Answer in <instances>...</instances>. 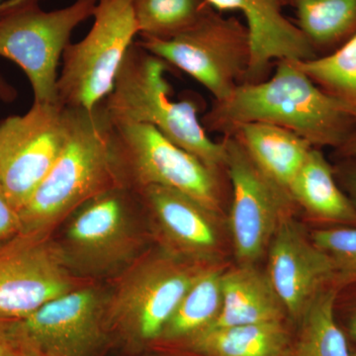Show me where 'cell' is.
I'll list each match as a JSON object with an SVG mask.
<instances>
[{
	"label": "cell",
	"mask_w": 356,
	"mask_h": 356,
	"mask_svg": "<svg viewBox=\"0 0 356 356\" xmlns=\"http://www.w3.org/2000/svg\"><path fill=\"white\" fill-rule=\"evenodd\" d=\"M201 123L206 132L222 137L245 124H270L318 149H339L356 133V122L343 105L288 60L276 62L268 79L240 84L226 99L213 102Z\"/></svg>",
	"instance_id": "6da1fadb"
},
{
	"label": "cell",
	"mask_w": 356,
	"mask_h": 356,
	"mask_svg": "<svg viewBox=\"0 0 356 356\" xmlns=\"http://www.w3.org/2000/svg\"><path fill=\"white\" fill-rule=\"evenodd\" d=\"M65 109L67 139L50 172L20 210V235H50L83 204L123 186L102 102L91 110Z\"/></svg>",
	"instance_id": "7a4b0ae2"
},
{
	"label": "cell",
	"mask_w": 356,
	"mask_h": 356,
	"mask_svg": "<svg viewBox=\"0 0 356 356\" xmlns=\"http://www.w3.org/2000/svg\"><path fill=\"white\" fill-rule=\"evenodd\" d=\"M168 63L134 43L124 58L111 93L102 102L111 118L147 124L210 168L226 172L224 143L204 129L196 98L175 100L165 77Z\"/></svg>",
	"instance_id": "3957f363"
},
{
	"label": "cell",
	"mask_w": 356,
	"mask_h": 356,
	"mask_svg": "<svg viewBox=\"0 0 356 356\" xmlns=\"http://www.w3.org/2000/svg\"><path fill=\"white\" fill-rule=\"evenodd\" d=\"M108 119L112 149L123 186L135 191L152 185L168 187L221 213L222 175L227 172L212 170L153 126L109 115Z\"/></svg>",
	"instance_id": "277c9868"
},
{
	"label": "cell",
	"mask_w": 356,
	"mask_h": 356,
	"mask_svg": "<svg viewBox=\"0 0 356 356\" xmlns=\"http://www.w3.org/2000/svg\"><path fill=\"white\" fill-rule=\"evenodd\" d=\"M97 0H76L44 11L33 0L0 3V57L25 72L35 103H58V65L77 26L92 17Z\"/></svg>",
	"instance_id": "5b68a950"
},
{
	"label": "cell",
	"mask_w": 356,
	"mask_h": 356,
	"mask_svg": "<svg viewBox=\"0 0 356 356\" xmlns=\"http://www.w3.org/2000/svg\"><path fill=\"white\" fill-rule=\"evenodd\" d=\"M208 267L165 250L138 257L107 296L106 322L134 341L161 337L185 293Z\"/></svg>",
	"instance_id": "8992f818"
},
{
	"label": "cell",
	"mask_w": 356,
	"mask_h": 356,
	"mask_svg": "<svg viewBox=\"0 0 356 356\" xmlns=\"http://www.w3.org/2000/svg\"><path fill=\"white\" fill-rule=\"evenodd\" d=\"M86 37L69 44L58 77V103L91 110L111 93L122 63L139 35L134 0H97Z\"/></svg>",
	"instance_id": "52a82bcc"
},
{
	"label": "cell",
	"mask_w": 356,
	"mask_h": 356,
	"mask_svg": "<svg viewBox=\"0 0 356 356\" xmlns=\"http://www.w3.org/2000/svg\"><path fill=\"white\" fill-rule=\"evenodd\" d=\"M137 43L193 77L209 91L214 102L226 99L243 83L252 58L247 26L213 8L172 38H142Z\"/></svg>",
	"instance_id": "ba28073f"
},
{
	"label": "cell",
	"mask_w": 356,
	"mask_h": 356,
	"mask_svg": "<svg viewBox=\"0 0 356 356\" xmlns=\"http://www.w3.org/2000/svg\"><path fill=\"white\" fill-rule=\"evenodd\" d=\"M139 192L117 186L91 199L67 220L58 243L72 273L102 275L128 266L142 245L137 226Z\"/></svg>",
	"instance_id": "9c48e42d"
},
{
	"label": "cell",
	"mask_w": 356,
	"mask_h": 356,
	"mask_svg": "<svg viewBox=\"0 0 356 356\" xmlns=\"http://www.w3.org/2000/svg\"><path fill=\"white\" fill-rule=\"evenodd\" d=\"M222 140L232 189L229 221L236 259L238 264L254 266L296 205L289 192L255 165L234 136H224Z\"/></svg>",
	"instance_id": "30bf717a"
},
{
	"label": "cell",
	"mask_w": 356,
	"mask_h": 356,
	"mask_svg": "<svg viewBox=\"0 0 356 356\" xmlns=\"http://www.w3.org/2000/svg\"><path fill=\"white\" fill-rule=\"evenodd\" d=\"M67 132L58 103L34 102L27 113L0 122V187L18 212L57 161Z\"/></svg>",
	"instance_id": "8fae6325"
},
{
	"label": "cell",
	"mask_w": 356,
	"mask_h": 356,
	"mask_svg": "<svg viewBox=\"0 0 356 356\" xmlns=\"http://www.w3.org/2000/svg\"><path fill=\"white\" fill-rule=\"evenodd\" d=\"M106 298L98 288L81 285L11 320V331L31 356H95L104 341Z\"/></svg>",
	"instance_id": "7c38bea8"
},
{
	"label": "cell",
	"mask_w": 356,
	"mask_h": 356,
	"mask_svg": "<svg viewBox=\"0 0 356 356\" xmlns=\"http://www.w3.org/2000/svg\"><path fill=\"white\" fill-rule=\"evenodd\" d=\"M49 235H19L0 245V318L19 320L81 286Z\"/></svg>",
	"instance_id": "4fadbf2b"
},
{
	"label": "cell",
	"mask_w": 356,
	"mask_h": 356,
	"mask_svg": "<svg viewBox=\"0 0 356 356\" xmlns=\"http://www.w3.org/2000/svg\"><path fill=\"white\" fill-rule=\"evenodd\" d=\"M267 250L269 280L286 313L300 318L314 297L334 283L332 262L292 216L281 222Z\"/></svg>",
	"instance_id": "5bb4252c"
},
{
	"label": "cell",
	"mask_w": 356,
	"mask_h": 356,
	"mask_svg": "<svg viewBox=\"0 0 356 356\" xmlns=\"http://www.w3.org/2000/svg\"><path fill=\"white\" fill-rule=\"evenodd\" d=\"M137 191L165 252L201 264L214 261L221 247L220 213L168 187L152 185Z\"/></svg>",
	"instance_id": "9a60e30c"
},
{
	"label": "cell",
	"mask_w": 356,
	"mask_h": 356,
	"mask_svg": "<svg viewBox=\"0 0 356 356\" xmlns=\"http://www.w3.org/2000/svg\"><path fill=\"white\" fill-rule=\"evenodd\" d=\"M213 9L238 11L245 17L252 58L243 83L268 79L278 60H308L317 58L296 24L281 11L280 0H206Z\"/></svg>",
	"instance_id": "2e32d148"
},
{
	"label": "cell",
	"mask_w": 356,
	"mask_h": 356,
	"mask_svg": "<svg viewBox=\"0 0 356 356\" xmlns=\"http://www.w3.org/2000/svg\"><path fill=\"white\" fill-rule=\"evenodd\" d=\"M295 205L327 227H356V208L337 184L334 166L313 147L288 189Z\"/></svg>",
	"instance_id": "e0dca14e"
},
{
	"label": "cell",
	"mask_w": 356,
	"mask_h": 356,
	"mask_svg": "<svg viewBox=\"0 0 356 356\" xmlns=\"http://www.w3.org/2000/svg\"><path fill=\"white\" fill-rule=\"evenodd\" d=\"M285 313L267 273L238 264L222 273V308L209 327L282 322Z\"/></svg>",
	"instance_id": "ac0fdd59"
},
{
	"label": "cell",
	"mask_w": 356,
	"mask_h": 356,
	"mask_svg": "<svg viewBox=\"0 0 356 356\" xmlns=\"http://www.w3.org/2000/svg\"><path fill=\"white\" fill-rule=\"evenodd\" d=\"M231 135L255 165L287 191L314 147L292 131L270 124H245Z\"/></svg>",
	"instance_id": "d6986e66"
},
{
	"label": "cell",
	"mask_w": 356,
	"mask_h": 356,
	"mask_svg": "<svg viewBox=\"0 0 356 356\" xmlns=\"http://www.w3.org/2000/svg\"><path fill=\"white\" fill-rule=\"evenodd\" d=\"M189 339L204 356H283L288 346L282 322L208 327Z\"/></svg>",
	"instance_id": "ffe728a7"
},
{
	"label": "cell",
	"mask_w": 356,
	"mask_h": 356,
	"mask_svg": "<svg viewBox=\"0 0 356 356\" xmlns=\"http://www.w3.org/2000/svg\"><path fill=\"white\" fill-rule=\"evenodd\" d=\"M297 27L318 57L334 53L356 36V0H291Z\"/></svg>",
	"instance_id": "44dd1931"
},
{
	"label": "cell",
	"mask_w": 356,
	"mask_h": 356,
	"mask_svg": "<svg viewBox=\"0 0 356 356\" xmlns=\"http://www.w3.org/2000/svg\"><path fill=\"white\" fill-rule=\"evenodd\" d=\"M341 290L327 285L314 297L302 315V329L295 356H351L348 339L337 322Z\"/></svg>",
	"instance_id": "7402d4cb"
},
{
	"label": "cell",
	"mask_w": 356,
	"mask_h": 356,
	"mask_svg": "<svg viewBox=\"0 0 356 356\" xmlns=\"http://www.w3.org/2000/svg\"><path fill=\"white\" fill-rule=\"evenodd\" d=\"M222 273L210 266L199 276L185 293L161 337H191L214 322L222 308Z\"/></svg>",
	"instance_id": "603a6c76"
},
{
	"label": "cell",
	"mask_w": 356,
	"mask_h": 356,
	"mask_svg": "<svg viewBox=\"0 0 356 356\" xmlns=\"http://www.w3.org/2000/svg\"><path fill=\"white\" fill-rule=\"evenodd\" d=\"M295 62L356 122V36L330 55Z\"/></svg>",
	"instance_id": "cb8c5ba5"
},
{
	"label": "cell",
	"mask_w": 356,
	"mask_h": 356,
	"mask_svg": "<svg viewBox=\"0 0 356 356\" xmlns=\"http://www.w3.org/2000/svg\"><path fill=\"white\" fill-rule=\"evenodd\" d=\"M210 8L206 0H134L142 38H172L196 24Z\"/></svg>",
	"instance_id": "d4e9b609"
},
{
	"label": "cell",
	"mask_w": 356,
	"mask_h": 356,
	"mask_svg": "<svg viewBox=\"0 0 356 356\" xmlns=\"http://www.w3.org/2000/svg\"><path fill=\"white\" fill-rule=\"evenodd\" d=\"M312 241L329 257L334 267V284L339 290L356 285V227L315 229Z\"/></svg>",
	"instance_id": "484cf974"
},
{
	"label": "cell",
	"mask_w": 356,
	"mask_h": 356,
	"mask_svg": "<svg viewBox=\"0 0 356 356\" xmlns=\"http://www.w3.org/2000/svg\"><path fill=\"white\" fill-rule=\"evenodd\" d=\"M20 234L19 212L14 208L0 187V245L9 242Z\"/></svg>",
	"instance_id": "4316f807"
},
{
	"label": "cell",
	"mask_w": 356,
	"mask_h": 356,
	"mask_svg": "<svg viewBox=\"0 0 356 356\" xmlns=\"http://www.w3.org/2000/svg\"><path fill=\"white\" fill-rule=\"evenodd\" d=\"M332 166L337 184L356 208V158L337 159Z\"/></svg>",
	"instance_id": "83f0119b"
},
{
	"label": "cell",
	"mask_w": 356,
	"mask_h": 356,
	"mask_svg": "<svg viewBox=\"0 0 356 356\" xmlns=\"http://www.w3.org/2000/svg\"><path fill=\"white\" fill-rule=\"evenodd\" d=\"M20 348L11 331V320L0 318V356H16Z\"/></svg>",
	"instance_id": "f1b7e54d"
},
{
	"label": "cell",
	"mask_w": 356,
	"mask_h": 356,
	"mask_svg": "<svg viewBox=\"0 0 356 356\" xmlns=\"http://www.w3.org/2000/svg\"><path fill=\"white\" fill-rule=\"evenodd\" d=\"M334 159L356 158V133L346 140V143L339 147L334 149Z\"/></svg>",
	"instance_id": "f546056e"
},
{
	"label": "cell",
	"mask_w": 356,
	"mask_h": 356,
	"mask_svg": "<svg viewBox=\"0 0 356 356\" xmlns=\"http://www.w3.org/2000/svg\"><path fill=\"white\" fill-rule=\"evenodd\" d=\"M16 96H17L16 89L11 84L7 83L6 79L0 76V100L6 103L13 102L15 100Z\"/></svg>",
	"instance_id": "4dcf8cb0"
},
{
	"label": "cell",
	"mask_w": 356,
	"mask_h": 356,
	"mask_svg": "<svg viewBox=\"0 0 356 356\" xmlns=\"http://www.w3.org/2000/svg\"><path fill=\"white\" fill-rule=\"evenodd\" d=\"M348 332H350V337L356 341V307L348 320Z\"/></svg>",
	"instance_id": "1f68e13d"
},
{
	"label": "cell",
	"mask_w": 356,
	"mask_h": 356,
	"mask_svg": "<svg viewBox=\"0 0 356 356\" xmlns=\"http://www.w3.org/2000/svg\"><path fill=\"white\" fill-rule=\"evenodd\" d=\"M16 356H31V355H28V353H25V351H23V350H21V348H20V353H18V355H16Z\"/></svg>",
	"instance_id": "d6a6232c"
},
{
	"label": "cell",
	"mask_w": 356,
	"mask_h": 356,
	"mask_svg": "<svg viewBox=\"0 0 356 356\" xmlns=\"http://www.w3.org/2000/svg\"><path fill=\"white\" fill-rule=\"evenodd\" d=\"M33 1L40 2V1H42V0H33Z\"/></svg>",
	"instance_id": "836d02e7"
},
{
	"label": "cell",
	"mask_w": 356,
	"mask_h": 356,
	"mask_svg": "<svg viewBox=\"0 0 356 356\" xmlns=\"http://www.w3.org/2000/svg\"><path fill=\"white\" fill-rule=\"evenodd\" d=\"M351 356H356V353H355V355H351Z\"/></svg>",
	"instance_id": "e575fe53"
},
{
	"label": "cell",
	"mask_w": 356,
	"mask_h": 356,
	"mask_svg": "<svg viewBox=\"0 0 356 356\" xmlns=\"http://www.w3.org/2000/svg\"><path fill=\"white\" fill-rule=\"evenodd\" d=\"M280 1H281V3H282V2H283V0H280Z\"/></svg>",
	"instance_id": "d590c367"
}]
</instances>
